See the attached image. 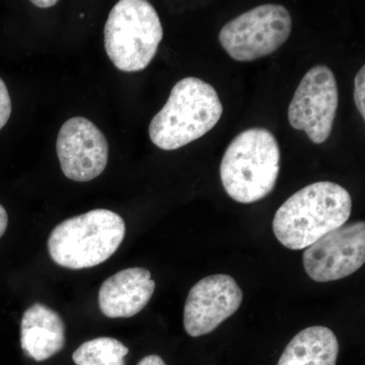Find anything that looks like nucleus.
Returning a JSON list of instances; mask_svg holds the SVG:
<instances>
[{
	"mask_svg": "<svg viewBox=\"0 0 365 365\" xmlns=\"http://www.w3.org/2000/svg\"><path fill=\"white\" fill-rule=\"evenodd\" d=\"M352 211L349 192L333 182H317L285 201L274 215V235L290 250L307 249L344 225Z\"/></svg>",
	"mask_w": 365,
	"mask_h": 365,
	"instance_id": "1",
	"label": "nucleus"
},
{
	"mask_svg": "<svg viewBox=\"0 0 365 365\" xmlns=\"http://www.w3.org/2000/svg\"><path fill=\"white\" fill-rule=\"evenodd\" d=\"M222 112V101L212 86L200 78H182L151 120L150 140L163 150H179L212 130Z\"/></svg>",
	"mask_w": 365,
	"mask_h": 365,
	"instance_id": "2",
	"label": "nucleus"
},
{
	"mask_svg": "<svg viewBox=\"0 0 365 365\" xmlns=\"http://www.w3.org/2000/svg\"><path fill=\"white\" fill-rule=\"evenodd\" d=\"M279 172V144L265 128H250L237 134L220 163L223 188L232 200L242 204L267 197Z\"/></svg>",
	"mask_w": 365,
	"mask_h": 365,
	"instance_id": "3",
	"label": "nucleus"
},
{
	"mask_svg": "<svg viewBox=\"0 0 365 365\" xmlns=\"http://www.w3.org/2000/svg\"><path fill=\"white\" fill-rule=\"evenodd\" d=\"M125 232L121 216L108 209H95L56 225L48 239V251L61 267H95L116 253Z\"/></svg>",
	"mask_w": 365,
	"mask_h": 365,
	"instance_id": "4",
	"label": "nucleus"
},
{
	"mask_svg": "<svg viewBox=\"0 0 365 365\" xmlns=\"http://www.w3.org/2000/svg\"><path fill=\"white\" fill-rule=\"evenodd\" d=\"M105 48L117 69L143 71L157 54L163 38L160 16L145 0H121L110 11L105 26Z\"/></svg>",
	"mask_w": 365,
	"mask_h": 365,
	"instance_id": "5",
	"label": "nucleus"
},
{
	"mask_svg": "<svg viewBox=\"0 0 365 365\" xmlns=\"http://www.w3.org/2000/svg\"><path fill=\"white\" fill-rule=\"evenodd\" d=\"M292 29V16L287 7L263 4L223 26L220 43L235 61H254L279 49L289 38Z\"/></svg>",
	"mask_w": 365,
	"mask_h": 365,
	"instance_id": "6",
	"label": "nucleus"
},
{
	"mask_svg": "<svg viewBox=\"0 0 365 365\" xmlns=\"http://www.w3.org/2000/svg\"><path fill=\"white\" fill-rule=\"evenodd\" d=\"M337 81L326 66L309 69L288 108V120L295 130L304 131L312 143H325L332 132L337 113Z\"/></svg>",
	"mask_w": 365,
	"mask_h": 365,
	"instance_id": "7",
	"label": "nucleus"
},
{
	"mask_svg": "<svg viewBox=\"0 0 365 365\" xmlns=\"http://www.w3.org/2000/svg\"><path fill=\"white\" fill-rule=\"evenodd\" d=\"M304 267L316 282L343 279L365 262V223L344 225L322 237L304 251Z\"/></svg>",
	"mask_w": 365,
	"mask_h": 365,
	"instance_id": "8",
	"label": "nucleus"
},
{
	"mask_svg": "<svg viewBox=\"0 0 365 365\" xmlns=\"http://www.w3.org/2000/svg\"><path fill=\"white\" fill-rule=\"evenodd\" d=\"M56 151L64 176L79 182L102 175L109 158V144L104 133L85 117L71 118L62 125Z\"/></svg>",
	"mask_w": 365,
	"mask_h": 365,
	"instance_id": "9",
	"label": "nucleus"
},
{
	"mask_svg": "<svg viewBox=\"0 0 365 365\" xmlns=\"http://www.w3.org/2000/svg\"><path fill=\"white\" fill-rule=\"evenodd\" d=\"M242 292L227 274L207 276L190 289L184 307V328L191 337L213 332L240 309Z\"/></svg>",
	"mask_w": 365,
	"mask_h": 365,
	"instance_id": "10",
	"label": "nucleus"
},
{
	"mask_svg": "<svg viewBox=\"0 0 365 365\" xmlns=\"http://www.w3.org/2000/svg\"><path fill=\"white\" fill-rule=\"evenodd\" d=\"M155 289L148 269H125L103 283L98 292V306L108 318H131L148 306Z\"/></svg>",
	"mask_w": 365,
	"mask_h": 365,
	"instance_id": "11",
	"label": "nucleus"
},
{
	"mask_svg": "<svg viewBox=\"0 0 365 365\" xmlns=\"http://www.w3.org/2000/svg\"><path fill=\"white\" fill-rule=\"evenodd\" d=\"M66 345V325L58 313L35 304L24 313L21 346L26 356L41 362L51 359Z\"/></svg>",
	"mask_w": 365,
	"mask_h": 365,
	"instance_id": "12",
	"label": "nucleus"
},
{
	"mask_svg": "<svg viewBox=\"0 0 365 365\" xmlns=\"http://www.w3.org/2000/svg\"><path fill=\"white\" fill-rule=\"evenodd\" d=\"M338 353L339 343L332 330L309 327L288 343L277 365H336Z\"/></svg>",
	"mask_w": 365,
	"mask_h": 365,
	"instance_id": "13",
	"label": "nucleus"
},
{
	"mask_svg": "<svg viewBox=\"0 0 365 365\" xmlns=\"http://www.w3.org/2000/svg\"><path fill=\"white\" fill-rule=\"evenodd\" d=\"M128 347L111 337H100L83 343L72 354L76 365H125Z\"/></svg>",
	"mask_w": 365,
	"mask_h": 365,
	"instance_id": "14",
	"label": "nucleus"
},
{
	"mask_svg": "<svg viewBox=\"0 0 365 365\" xmlns=\"http://www.w3.org/2000/svg\"><path fill=\"white\" fill-rule=\"evenodd\" d=\"M365 66L357 72L354 79V101L357 109L365 119Z\"/></svg>",
	"mask_w": 365,
	"mask_h": 365,
	"instance_id": "15",
	"label": "nucleus"
},
{
	"mask_svg": "<svg viewBox=\"0 0 365 365\" xmlns=\"http://www.w3.org/2000/svg\"><path fill=\"white\" fill-rule=\"evenodd\" d=\"M11 115V100L9 90L0 78V130L6 126Z\"/></svg>",
	"mask_w": 365,
	"mask_h": 365,
	"instance_id": "16",
	"label": "nucleus"
},
{
	"mask_svg": "<svg viewBox=\"0 0 365 365\" xmlns=\"http://www.w3.org/2000/svg\"><path fill=\"white\" fill-rule=\"evenodd\" d=\"M137 365H167L158 355H148L138 362Z\"/></svg>",
	"mask_w": 365,
	"mask_h": 365,
	"instance_id": "17",
	"label": "nucleus"
},
{
	"mask_svg": "<svg viewBox=\"0 0 365 365\" xmlns=\"http://www.w3.org/2000/svg\"><path fill=\"white\" fill-rule=\"evenodd\" d=\"M7 225H9V215L6 209L0 204V237L6 232Z\"/></svg>",
	"mask_w": 365,
	"mask_h": 365,
	"instance_id": "18",
	"label": "nucleus"
},
{
	"mask_svg": "<svg viewBox=\"0 0 365 365\" xmlns=\"http://www.w3.org/2000/svg\"><path fill=\"white\" fill-rule=\"evenodd\" d=\"M34 6L40 7V9H49V7L55 6L58 1L56 0H33L31 1Z\"/></svg>",
	"mask_w": 365,
	"mask_h": 365,
	"instance_id": "19",
	"label": "nucleus"
}]
</instances>
